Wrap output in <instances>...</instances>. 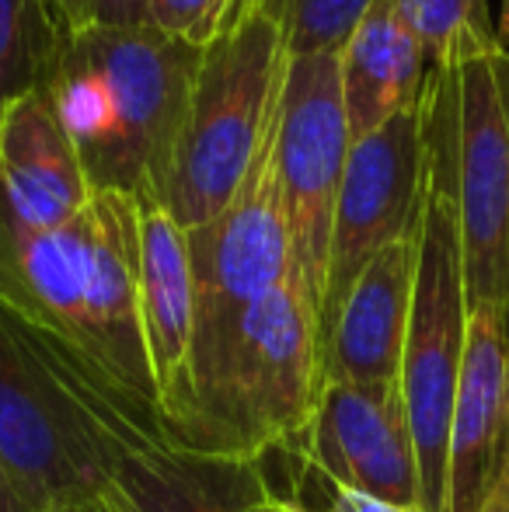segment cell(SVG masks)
Listing matches in <instances>:
<instances>
[{
  "mask_svg": "<svg viewBox=\"0 0 509 512\" xmlns=\"http://www.w3.org/2000/svg\"><path fill=\"white\" fill-rule=\"evenodd\" d=\"M196 67L199 49L154 28H81L60 42L42 91L91 189L161 203Z\"/></svg>",
  "mask_w": 509,
  "mask_h": 512,
  "instance_id": "cell-1",
  "label": "cell"
},
{
  "mask_svg": "<svg viewBox=\"0 0 509 512\" xmlns=\"http://www.w3.org/2000/svg\"><path fill=\"white\" fill-rule=\"evenodd\" d=\"M286 60L276 25L258 11L199 53L161 196L182 230L210 223L238 196L283 95Z\"/></svg>",
  "mask_w": 509,
  "mask_h": 512,
  "instance_id": "cell-2",
  "label": "cell"
},
{
  "mask_svg": "<svg viewBox=\"0 0 509 512\" xmlns=\"http://www.w3.org/2000/svg\"><path fill=\"white\" fill-rule=\"evenodd\" d=\"M279 108L276 102L252 168L231 199L210 223L185 230L196 290V328H192V429L185 446L192 450L224 387L241 324L279 279L290 272V220H286L283 182H279Z\"/></svg>",
  "mask_w": 509,
  "mask_h": 512,
  "instance_id": "cell-3",
  "label": "cell"
},
{
  "mask_svg": "<svg viewBox=\"0 0 509 512\" xmlns=\"http://www.w3.org/2000/svg\"><path fill=\"white\" fill-rule=\"evenodd\" d=\"M14 321L49 380L88 418L109 471L105 499L116 512H234L258 495L227 492V474L238 467L189 450L154 401L116 384L88 352L21 317Z\"/></svg>",
  "mask_w": 509,
  "mask_h": 512,
  "instance_id": "cell-4",
  "label": "cell"
},
{
  "mask_svg": "<svg viewBox=\"0 0 509 512\" xmlns=\"http://www.w3.org/2000/svg\"><path fill=\"white\" fill-rule=\"evenodd\" d=\"M321 384L318 310L290 265L248 310L220 398L192 450L217 464L255 467L269 450L304 436Z\"/></svg>",
  "mask_w": 509,
  "mask_h": 512,
  "instance_id": "cell-5",
  "label": "cell"
},
{
  "mask_svg": "<svg viewBox=\"0 0 509 512\" xmlns=\"http://www.w3.org/2000/svg\"><path fill=\"white\" fill-rule=\"evenodd\" d=\"M443 98L468 310H509V53L457 63Z\"/></svg>",
  "mask_w": 509,
  "mask_h": 512,
  "instance_id": "cell-6",
  "label": "cell"
},
{
  "mask_svg": "<svg viewBox=\"0 0 509 512\" xmlns=\"http://www.w3.org/2000/svg\"><path fill=\"white\" fill-rule=\"evenodd\" d=\"M0 460L35 512H70L109 495L88 418L49 380L18 321L0 307Z\"/></svg>",
  "mask_w": 509,
  "mask_h": 512,
  "instance_id": "cell-7",
  "label": "cell"
},
{
  "mask_svg": "<svg viewBox=\"0 0 509 512\" xmlns=\"http://www.w3.org/2000/svg\"><path fill=\"white\" fill-rule=\"evenodd\" d=\"M349 119L342 102L339 53L290 56L279 108V182L290 220L293 269L314 310L325 307L328 251L339 203L342 171L349 157Z\"/></svg>",
  "mask_w": 509,
  "mask_h": 512,
  "instance_id": "cell-8",
  "label": "cell"
},
{
  "mask_svg": "<svg viewBox=\"0 0 509 512\" xmlns=\"http://www.w3.org/2000/svg\"><path fill=\"white\" fill-rule=\"evenodd\" d=\"M429 81V77H426ZM429 178V136H426V91L419 105L405 108L381 129L349 143L342 171L339 203L328 251V286L321 307L318 335L332 324L349 286L374 262L387 244L415 234L422 220Z\"/></svg>",
  "mask_w": 509,
  "mask_h": 512,
  "instance_id": "cell-9",
  "label": "cell"
},
{
  "mask_svg": "<svg viewBox=\"0 0 509 512\" xmlns=\"http://www.w3.org/2000/svg\"><path fill=\"white\" fill-rule=\"evenodd\" d=\"M290 450H297L307 471L332 485L398 506H419V460L401 380H325L311 425Z\"/></svg>",
  "mask_w": 509,
  "mask_h": 512,
  "instance_id": "cell-10",
  "label": "cell"
},
{
  "mask_svg": "<svg viewBox=\"0 0 509 512\" xmlns=\"http://www.w3.org/2000/svg\"><path fill=\"white\" fill-rule=\"evenodd\" d=\"M443 512H509V310L471 307Z\"/></svg>",
  "mask_w": 509,
  "mask_h": 512,
  "instance_id": "cell-11",
  "label": "cell"
},
{
  "mask_svg": "<svg viewBox=\"0 0 509 512\" xmlns=\"http://www.w3.org/2000/svg\"><path fill=\"white\" fill-rule=\"evenodd\" d=\"M140 209V314L154 370L161 415L185 443L192 429V328H196V290H192L189 237L154 199H136Z\"/></svg>",
  "mask_w": 509,
  "mask_h": 512,
  "instance_id": "cell-12",
  "label": "cell"
},
{
  "mask_svg": "<svg viewBox=\"0 0 509 512\" xmlns=\"http://www.w3.org/2000/svg\"><path fill=\"white\" fill-rule=\"evenodd\" d=\"M95 269H91L88 321L91 359L126 391L157 401L140 314V209L119 192H95Z\"/></svg>",
  "mask_w": 509,
  "mask_h": 512,
  "instance_id": "cell-13",
  "label": "cell"
},
{
  "mask_svg": "<svg viewBox=\"0 0 509 512\" xmlns=\"http://www.w3.org/2000/svg\"><path fill=\"white\" fill-rule=\"evenodd\" d=\"M415 248H419V230L387 244L349 286L321 342L325 380H349V384L401 380V352H405L415 283Z\"/></svg>",
  "mask_w": 509,
  "mask_h": 512,
  "instance_id": "cell-14",
  "label": "cell"
},
{
  "mask_svg": "<svg viewBox=\"0 0 509 512\" xmlns=\"http://www.w3.org/2000/svg\"><path fill=\"white\" fill-rule=\"evenodd\" d=\"M91 196L95 189L46 91L14 98L0 112V203L7 213L25 227L53 230L81 216Z\"/></svg>",
  "mask_w": 509,
  "mask_h": 512,
  "instance_id": "cell-15",
  "label": "cell"
},
{
  "mask_svg": "<svg viewBox=\"0 0 509 512\" xmlns=\"http://www.w3.org/2000/svg\"><path fill=\"white\" fill-rule=\"evenodd\" d=\"M339 67L353 140L381 129L405 108L419 105L429 77L426 53L398 18L391 0H374L367 7L342 46Z\"/></svg>",
  "mask_w": 509,
  "mask_h": 512,
  "instance_id": "cell-16",
  "label": "cell"
},
{
  "mask_svg": "<svg viewBox=\"0 0 509 512\" xmlns=\"http://www.w3.org/2000/svg\"><path fill=\"white\" fill-rule=\"evenodd\" d=\"M391 4L433 70H454L471 56L503 49L485 21V0H391Z\"/></svg>",
  "mask_w": 509,
  "mask_h": 512,
  "instance_id": "cell-17",
  "label": "cell"
},
{
  "mask_svg": "<svg viewBox=\"0 0 509 512\" xmlns=\"http://www.w3.org/2000/svg\"><path fill=\"white\" fill-rule=\"evenodd\" d=\"M60 42L42 0H0V112L49 81Z\"/></svg>",
  "mask_w": 509,
  "mask_h": 512,
  "instance_id": "cell-18",
  "label": "cell"
},
{
  "mask_svg": "<svg viewBox=\"0 0 509 512\" xmlns=\"http://www.w3.org/2000/svg\"><path fill=\"white\" fill-rule=\"evenodd\" d=\"M370 4L374 0H248L276 25L290 56L342 53Z\"/></svg>",
  "mask_w": 509,
  "mask_h": 512,
  "instance_id": "cell-19",
  "label": "cell"
},
{
  "mask_svg": "<svg viewBox=\"0 0 509 512\" xmlns=\"http://www.w3.org/2000/svg\"><path fill=\"white\" fill-rule=\"evenodd\" d=\"M248 11V0H150V28L203 53Z\"/></svg>",
  "mask_w": 509,
  "mask_h": 512,
  "instance_id": "cell-20",
  "label": "cell"
},
{
  "mask_svg": "<svg viewBox=\"0 0 509 512\" xmlns=\"http://www.w3.org/2000/svg\"><path fill=\"white\" fill-rule=\"evenodd\" d=\"M314 478H318V474H314ZM318 488H321L318 499H286V495H279V492L276 495L290 512H426L422 506H398V502L374 499V495L332 485V481H325V478H318Z\"/></svg>",
  "mask_w": 509,
  "mask_h": 512,
  "instance_id": "cell-21",
  "label": "cell"
},
{
  "mask_svg": "<svg viewBox=\"0 0 509 512\" xmlns=\"http://www.w3.org/2000/svg\"><path fill=\"white\" fill-rule=\"evenodd\" d=\"M84 28H112V32L150 28V0H88Z\"/></svg>",
  "mask_w": 509,
  "mask_h": 512,
  "instance_id": "cell-22",
  "label": "cell"
},
{
  "mask_svg": "<svg viewBox=\"0 0 509 512\" xmlns=\"http://www.w3.org/2000/svg\"><path fill=\"white\" fill-rule=\"evenodd\" d=\"M42 4H46V11L53 14L63 39L84 28V7H88V0H42Z\"/></svg>",
  "mask_w": 509,
  "mask_h": 512,
  "instance_id": "cell-23",
  "label": "cell"
},
{
  "mask_svg": "<svg viewBox=\"0 0 509 512\" xmlns=\"http://www.w3.org/2000/svg\"><path fill=\"white\" fill-rule=\"evenodd\" d=\"M0 512H35L25 495H21V488L14 485L4 460H0Z\"/></svg>",
  "mask_w": 509,
  "mask_h": 512,
  "instance_id": "cell-24",
  "label": "cell"
},
{
  "mask_svg": "<svg viewBox=\"0 0 509 512\" xmlns=\"http://www.w3.org/2000/svg\"><path fill=\"white\" fill-rule=\"evenodd\" d=\"M234 512H290L279 502V495L276 492H269V488H258V495L252 502H245V506H238Z\"/></svg>",
  "mask_w": 509,
  "mask_h": 512,
  "instance_id": "cell-25",
  "label": "cell"
},
{
  "mask_svg": "<svg viewBox=\"0 0 509 512\" xmlns=\"http://www.w3.org/2000/svg\"><path fill=\"white\" fill-rule=\"evenodd\" d=\"M496 39H499V46H503V53H509V0H503V7H499Z\"/></svg>",
  "mask_w": 509,
  "mask_h": 512,
  "instance_id": "cell-26",
  "label": "cell"
},
{
  "mask_svg": "<svg viewBox=\"0 0 509 512\" xmlns=\"http://www.w3.org/2000/svg\"><path fill=\"white\" fill-rule=\"evenodd\" d=\"M70 512H116V506H112L109 499H95V502H84V506H77Z\"/></svg>",
  "mask_w": 509,
  "mask_h": 512,
  "instance_id": "cell-27",
  "label": "cell"
}]
</instances>
